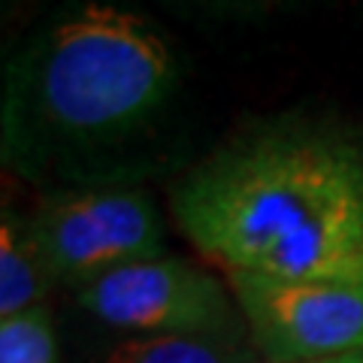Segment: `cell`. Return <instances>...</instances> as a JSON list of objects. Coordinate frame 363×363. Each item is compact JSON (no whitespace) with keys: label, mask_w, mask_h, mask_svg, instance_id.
Listing matches in <instances>:
<instances>
[{"label":"cell","mask_w":363,"mask_h":363,"mask_svg":"<svg viewBox=\"0 0 363 363\" xmlns=\"http://www.w3.org/2000/svg\"><path fill=\"white\" fill-rule=\"evenodd\" d=\"M188 55L133 0H55L4 61L0 157L33 191L185 169Z\"/></svg>","instance_id":"6da1fadb"},{"label":"cell","mask_w":363,"mask_h":363,"mask_svg":"<svg viewBox=\"0 0 363 363\" xmlns=\"http://www.w3.org/2000/svg\"><path fill=\"white\" fill-rule=\"evenodd\" d=\"M169 215L224 276L363 281V124L327 106L248 118L176 173Z\"/></svg>","instance_id":"7a4b0ae2"},{"label":"cell","mask_w":363,"mask_h":363,"mask_svg":"<svg viewBox=\"0 0 363 363\" xmlns=\"http://www.w3.org/2000/svg\"><path fill=\"white\" fill-rule=\"evenodd\" d=\"M58 285L85 288L112 269L167 257V221L145 185L73 188L40 197L30 212Z\"/></svg>","instance_id":"3957f363"},{"label":"cell","mask_w":363,"mask_h":363,"mask_svg":"<svg viewBox=\"0 0 363 363\" xmlns=\"http://www.w3.org/2000/svg\"><path fill=\"white\" fill-rule=\"evenodd\" d=\"M73 294L85 315L124 336L248 339L230 285L185 257L140 260Z\"/></svg>","instance_id":"277c9868"},{"label":"cell","mask_w":363,"mask_h":363,"mask_svg":"<svg viewBox=\"0 0 363 363\" xmlns=\"http://www.w3.org/2000/svg\"><path fill=\"white\" fill-rule=\"evenodd\" d=\"M252 348L269 363H309L363 348V281L224 276Z\"/></svg>","instance_id":"5b68a950"},{"label":"cell","mask_w":363,"mask_h":363,"mask_svg":"<svg viewBox=\"0 0 363 363\" xmlns=\"http://www.w3.org/2000/svg\"><path fill=\"white\" fill-rule=\"evenodd\" d=\"M58 285L30 224V212L4 206L0 215V318L43 306Z\"/></svg>","instance_id":"8992f818"},{"label":"cell","mask_w":363,"mask_h":363,"mask_svg":"<svg viewBox=\"0 0 363 363\" xmlns=\"http://www.w3.org/2000/svg\"><path fill=\"white\" fill-rule=\"evenodd\" d=\"M164 13L197 30H267L306 13L327 6L330 0H149Z\"/></svg>","instance_id":"52a82bcc"},{"label":"cell","mask_w":363,"mask_h":363,"mask_svg":"<svg viewBox=\"0 0 363 363\" xmlns=\"http://www.w3.org/2000/svg\"><path fill=\"white\" fill-rule=\"evenodd\" d=\"M252 339L218 336H121L104 363H242Z\"/></svg>","instance_id":"ba28073f"},{"label":"cell","mask_w":363,"mask_h":363,"mask_svg":"<svg viewBox=\"0 0 363 363\" xmlns=\"http://www.w3.org/2000/svg\"><path fill=\"white\" fill-rule=\"evenodd\" d=\"M0 363H61L49 306L0 318Z\"/></svg>","instance_id":"9c48e42d"},{"label":"cell","mask_w":363,"mask_h":363,"mask_svg":"<svg viewBox=\"0 0 363 363\" xmlns=\"http://www.w3.org/2000/svg\"><path fill=\"white\" fill-rule=\"evenodd\" d=\"M309 363H363V348L345 351V354H333V357H321V360H309Z\"/></svg>","instance_id":"30bf717a"},{"label":"cell","mask_w":363,"mask_h":363,"mask_svg":"<svg viewBox=\"0 0 363 363\" xmlns=\"http://www.w3.org/2000/svg\"><path fill=\"white\" fill-rule=\"evenodd\" d=\"M242 363H269V360H267V357H260V354H257V351L252 348V351H248V357H245Z\"/></svg>","instance_id":"8fae6325"}]
</instances>
